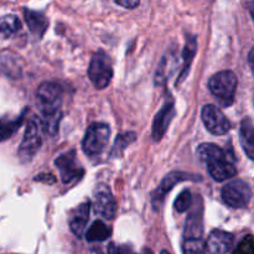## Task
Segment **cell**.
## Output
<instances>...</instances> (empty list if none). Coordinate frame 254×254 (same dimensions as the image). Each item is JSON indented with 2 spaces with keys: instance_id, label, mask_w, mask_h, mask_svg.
I'll list each match as a JSON object with an SVG mask.
<instances>
[{
  "instance_id": "cell-27",
  "label": "cell",
  "mask_w": 254,
  "mask_h": 254,
  "mask_svg": "<svg viewBox=\"0 0 254 254\" xmlns=\"http://www.w3.org/2000/svg\"><path fill=\"white\" fill-rule=\"evenodd\" d=\"M118 5L126 7V9H134L139 5L140 0H114Z\"/></svg>"
},
{
  "instance_id": "cell-4",
  "label": "cell",
  "mask_w": 254,
  "mask_h": 254,
  "mask_svg": "<svg viewBox=\"0 0 254 254\" xmlns=\"http://www.w3.org/2000/svg\"><path fill=\"white\" fill-rule=\"evenodd\" d=\"M237 83V77L232 71H221L211 77L208 81V88L216 98L220 99L223 106H230L235 99Z\"/></svg>"
},
{
  "instance_id": "cell-9",
  "label": "cell",
  "mask_w": 254,
  "mask_h": 254,
  "mask_svg": "<svg viewBox=\"0 0 254 254\" xmlns=\"http://www.w3.org/2000/svg\"><path fill=\"white\" fill-rule=\"evenodd\" d=\"M201 118H202L206 129L211 134H215V135H225V134H227L230 131V121L226 118L222 111L218 107L213 106V104H207V106L203 107Z\"/></svg>"
},
{
  "instance_id": "cell-8",
  "label": "cell",
  "mask_w": 254,
  "mask_h": 254,
  "mask_svg": "<svg viewBox=\"0 0 254 254\" xmlns=\"http://www.w3.org/2000/svg\"><path fill=\"white\" fill-rule=\"evenodd\" d=\"M93 207L96 213L107 220H113L117 213V202L109 186L99 184L93 191Z\"/></svg>"
},
{
  "instance_id": "cell-29",
  "label": "cell",
  "mask_w": 254,
  "mask_h": 254,
  "mask_svg": "<svg viewBox=\"0 0 254 254\" xmlns=\"http://www.w3.org/2000/svg\"><path fill=\"white\" fill-rule=\"evenodd\" d=\"M248 9H250L251 16H252V19H253V22H254V1H253V2H251V4L248 5Z\"/></svg>"
},
{
  "instance_id": "cell-3",
  "label": "cell",
  "mask_w": 254,
  "mask_h": 254,
  "mask_svg": "<svg viewBox=\"0 0 254 254\" xmlns=\"http://www.w3.org/2000/svg\"><path fill=\"white\" fill-rule=\"evenodd\" d=\"M46 131L45 123L42 119L37 116H32L27 122L26 129H25L24 138L19 146V158L22 163H29L37 151L40 150L44 140V133Z\"/></svg>"
},
{
  "instance_id": "cell-2",
  "label": "cell",
  "mask_w": 254,
  "mask_h": 254,
  "mask_svg": "<svg viewBox=\"0 0 254 254\" xmlns=\"http://www.w3.org/2000/svg\"><path fill=\"white\" fill-rule=\"evenodd\" d=\"M197 156L207 164V170L213 180L225 181L232 179L237 174L233 165L232 155H228L225 149L212 143L201 144L197 148Z\"/></svg>"
},
{
  "instance_id": "cell-14",
  "label": "cell",
  "mask_w": 254,
  "mask_h": 254,
  "mask_svg": "<svg viewBox=\"0 0 254 254\" xmlns=\"http://www.w3.org/2000/svg\"><path fill=\"white\" fill-rule=\"evenodd\" d=\"M89 208H91V203L83 202L78 207H76V210L71 213L68 222L69 228L77 237H82L84 230H86L87 222H88L89 218Z\"/></svg>"
},
{
  "instance_id": "cell-19",
  "label": "cell",
  "mask_w": 254,
  "mask_h": 254,
  "mask_svg": "<svg viewBox=\"0 0 254 254\" xmlns=\"http://www.w3.org/2000/svg\"><path fill=\"white\" fill-rule=\"evenodd\" d=\"M20 29H21V22L15 15H5L0 17V37L7 39L14 36L16 32L20 31Z\"/></svg>"
},
{
  "instance_id": "cell-11",
  "label": "cell",
  "mask_w": 254,
  "mask_h": 254,
  "mask_svg": "<svg viewBox=\"0 0 254 254\" xmlns=\"http://www.w3.org/2000/svg\"><path fill=\"white\" fill-rule=\"evenodd\" d=\"M232 233L222 230H215L210 233L206 241V251L208 254H227L233 246Z\"/></svg>"
},
{
  "instance_id": "cell-1",
  "label": "cell",
  "mask_w": 254,
  "mask_h": 254,
  "mask_svg": "<svg viewBox=\"0 0 254 254\" xmlns=\"http://www.w3.org/2000/svg\"><path fill=\"white\" fill-rule=\"evenodd\" d=\"M64 101V88L56 82H44L36 92V103L44 117L46 131L56 133L60 118L61 106Z\"/></svg>"
},
{
  "instance_id": "cell-12",
  "label": "cell",
  "mask_w": 254,
  "mask_h": 254,
  "mask_svg": "<svg viewBox=\"0 0 254 254\" xmlns=\"http://www.w3.org/2000/svg\"><path fill=\"white\" fill-rule=\"evenodd\" d=\"M174 116H175V107H174L173 102L165 103V106L159 111L156 114L155 119L153 123V139L155 141L160 140L164 136V134L168 130L169 126H170L171 121H173Z\"/></svg>"
},
{
  "instance_id": "cell-13",
  "label": "cell",
  "mask_w": 254,
  "mask_h": 254,
  "mask_svg": "<svg viewBox=\"0 0 254 254\" xmlns=\"http://www.w3.org/2000/svg\"><path fill=\"white\" fill-rule=\"evenodd\" d=\"M195 175H190V174L181 173V171H173V173L168 174V175L164 178V180L161 181V184L159 185V188L156 189V191L154 192V203H158L165 197L166 193L169 191H171V189L176 185V184L181 183V181L186 180H196V178H193Z\"/></svg>"
},
{
  "instance_id": "cell-28",
  "label": "cell",
  "mask_w": 254,
  "mask_h": 254,
  "mask_svg": "<svg viewBox=\"0 0 254 254\" xmlns=\"http://www.w3.org/2000/svg\"><path fill=\"white\" fill-rule=\"evenodd\" d=\"M248 61H250L251 67H252V69H253V72H254V49L250 52V57H248Z\"/></svg>"
},
{
  "instance_id": "cell-26",
  "label": "cell",
  "mask_w": 254,
  "mask_h": 254,
  "mask_svg": "<svg viewBox=\"0 0 254 254\" xmlns=\"http://www.w3.org/2000/svg\"><path fill=\"white\" fill-rule=\"evenodd\" d=\"M108 254H135L128 245H116L111 243L108 246Z\"/></svg>"
},
{
  "instance_id": "cell-21",
  "label": "cell",
  "mask_w": 254,
  "mask_h": 254,
  "mask_svg": "<svg viewBox=\"0 0 254 254\" xmlns=\"http://www.w3.org/2000/svg\"><path fill=\"white\" fill-rule=\"evenodd\" d=\"M206 242L202 238H184V254H206Z\"/></svg>"
},
{
  "instance_id": "cell-23",
  "label": "cell",
  "mask_w": 254,
  "mask_h": 254,
  "mask_svg": "<svg viewBox=\"0 0 254 254\" xmlns=\"http://www.w3.org/2000/svg\"><path fill=\"white\" fill-rule=\"evenodd\" d=\"M196 52V41L193 37H191L188 42H186L185 50H184V61H185V64H184V72L181 73V78H184V74L186 73V71L189 69V66H190L191 61H192L193 56H195Z\"/></svg>"
},
{
  "instance_id": "cell-17",
  "label": "cell",
  "mask_w": 254,
  "mask_h": 254,
  "mask_svg": "<svg viewBox=\"0 0 254 254\" xmlns=\"http://www.w3.org/2000/svg\"><path fill=\"white\" fill-rule=\"evenodd\" d=\"M202 212L196 208L186 221L184 238H202Z\"/></svg>"
},
{
  "instance_id": "cell-15",
  "label": "cell",
  "mask_w": 254,
  "mask_h": 254,
  "mask_svg": "<svg viewBox=\"0 0 254 254\" xmlns=\"http://www.w3.org/2000/svg\"><path fill=\"white\" fill-rule=\"evenodd\" d=\"M24 15L30 31L36 35V36L41 37L44 32L46 31L47 26H49V21H47L46 17L41 12L32 11V10L29 9L24 10Z\"/></svg>"
},
{
  "instance_id": "cell-20",
  "label": "cell",
  "mask_w": 254,
  "mask_h": 254,
  "mask_svg": "<svg viewBox=\"0 0 254 254\" xmlns=\"http://www.w3.org/2000/svg\"><path fill=\"white\" fill-rule=\"evenodd\" d=\"M24 116H20L15 119L1 118L0 119V141H4L9 139L12 134L17 131V129L21 127Z\"/></svg>"
},
{
  "instance_id": "cell-24",
  "label": "cell",
  "mask_w": 254,
  "mask_h": 254,
  "mask_svg": "<svg viewBox=\"0 0 254 254\" xmlns=\"http://www.w3.org/2000/svg\"><path fill=\"white\" fill-rule=\"evenodd\" d=\"M232 254H254V236L248 235L238 243Z\"/></svg>"
},
{
  "instance_id": "cell-22",
  "label": "cell",
  "mask_w": 254,
  "mask_h": 254,
  "mask_svg": "<svg viewBox=\"0 0 254 254\" xmlns=\"http://www.w3.org/2000/svg\"><path fill=\"white\" fill-rule=\"evenodd\" d=\"M174 206H175V210L179 211V212H185V211H188L192 206V196H191L190 191H183L175 200Z\"/></svg>"
},
{
  "instance_id": "cell-25",
  "label": "cell",
  "mask_w": 254,
  "mask_h": 254,
  "mask_svg": "<svg viewBox=\"0 0 254 254\" xmlns=\"http://www.w3.org/2000/svg\"><path fill=\"white\" fill-rule=\"evenodd\" d=\"M134 139H135V135H134L133 133H126V134H123V135H119L118 138H117L116 144H114L113 154H116L117 151L119 153L122 149H124L129 143H131Z\"/></svg>"
},
{
  "instance_id": "cell-7",
  "label": "cell",
  "mask_w": 254,
  "mask_h": 254,
  "mask_svg": "<svg viewBox=\"0 0 254 254\" xmlns=\"http://www.w3.org/2000/svg\"><path fill=\"white\" fill-rule=\"evenodd\" d=\"M221 195L226 205L233 208H242L250 203L252 198V190L245 181L235 180L223 186Z\"/></svg>"
},
{
  "instance_id": "cell-10",
  "label": "cell",
  "mask_w": 254,
  "mask_h": 254,
  "mask_svg": "<svg viewBox=\"0 0 254 254\" xmlns=\"http://www.w3.org/2000/svg\"><path fill=\"white\" fill-rule=\"evenodd\" d=\"M55 165L60 170V175H61L62 181L64 184L72 183L74 179L79 178L83 174V170L79 169L78 164L76 161V153H74V150L67 151V153L60 155L55 160Z\"/></svg>"
},
{
  "instance_id": "cell-18",
  "label": "cell",
  "mask_w": 254,
  "mask_h": 254,
  "mask_svg": "<svg viewBox=\"0 0 254 254\" xmlns=\"http://www.w3.org/2000/svg\"><path fill=\"white\" fill-rule=\"evenodd\" d=\"M112 235V230L103 223L102 221H94L91 227L88 228V232L86 235V240L88 242H103L108 240Z\"/></svg>"
},
{
  "instance_id": "cell-5",
  "label": "cell",
  "mask_w": 254,
  "mask_h": 254,
  "mask_svg": "<svg viewBox=\"0 0 254 254\" xmlns=\"http://www.w3.org/2000/svg\"><path fill=\"white\" fill-rule=\"evenodd\" d=\"M88 77L93 86L98 89L106 88L111 83L113 67L109 56L102 50L97 51L92 57L88 67Z\"/></svg>"
},
{
  "instance_id": "cell-30",
  "label": "cell",
  "mask_w": 254,
  "mask_h": 254,
  "mask_svg": "<svg viewBox=\"0 0 254 254\" xmlns=\"http://www.w3.org/2000/svg\"><path fill=\"white\" fill-rule=\"evenodd\" d=\"M160 254H170L169 252H166V251H161Z\"/></svg>"
},
{
  "instance_id": "cell-16",
  "label": "cell",
  "mask_w": 254,
  "mask_h": 254,
  "mask_svg": "<svg viewBox=\"0 0 254 254\" xmlns=\"http://www.w3.org/2000/svg\"><path fill=\"white\" fill-rule=\"evenodd\" d=\"M240 141L248 158L254 160V126L248 119H245L241 124Z\"/></svg>"
},
{
  "instance_id": "cell-6",
  "label": "cell",
  "mask_w": 254,
  "mask_h": 254,
  "mask_svg": "<svg viewBox=\"0 0 254 254\" xmlns=\"http://www.w3.org/2000/svg\"><path fill=\"white\" fill-rule=\"evenodd\" d=\"M111 128L106 123H93L88 127L82 141V149L88 156L99 155L107 146Z\"/></svg>"
}]
</instances>
